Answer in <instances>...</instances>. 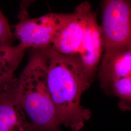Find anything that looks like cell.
I'll use <instances>...</instances> for the list:
<instances>
[{"label":"cell","mask_w":131,"mask_h":131,"mask_svg":"<svg viewBox=\"0 0 131 131\" xmlns=\"http://www.w3.org/2000/svg\"><path fill=\"white\" fill-rule=\"evenodd\" d=\"M48 57L47 84L60 125L80 131L91 116L81 105V96L92 84L78 55L66 56L50 46L43 49Z\"/></svg>","instance_id":"1"},{"label":"cell","mask_w":131,"mask_h":131,"mask_svg":"<svg viewBox=\"0 0 131 131\" xmlns=\"http://www.w3.org/2000/svg\"><path fill=\"white\" fill-rule=\"evenodd\" d=\"M47 71L45 52L32 49L27 65L17 78L14 96L29 118L34 131H61L48 87Z\"/></svg>","instance_id":"2"},{"label":"cell","mask_w":131,"mask_h":131,"mask_svg":"<svg viewBox=\"0 0 131 131\" xmlns=\"http://www.w3.org/2000/svg\"><path fill=\"white\" fill-rule=\"evenodd\" d=\"M19 14V23L14 26L13 34L26 50H43L51 46L56 33L68 15V13H49L30 18L24 6Z\"/></svg>","instance_id":"3"},{"label":"cell","mask_w":131,"mask_h":131,"mask_svg":"<svg viewBox=\"0 0 131 131\" xmlns=\"http://www.w3.org/2000/svg\"><path fill=\"white\" fill-rule=\"evenodd\" d=\"M102 14L103 52L131 45V1H103Z\"/></svg>","instance_id":"4"},{"label":"cell","mask_w":131,"mask_h":131,"mask_svg":"<svg viewBox=\"0 0 131 131\" xmlns=\"http://www.w3.org/2000/svg\"><path fill=\"white\" fill-rule=\"evenodd\" d=\"M92 9L89 2H82L75 7L58 30L51 47L56 52L66 56L79 53L86 28L87 16Z\"/></svg>","instance_id":"5"},{"label":"cell","mask_w":131,"mask_h":131,"mask_svg":"<svg viewBox=\"0 0 131 131\" xmlns=\"http://www.w3.org/2000/svg\"><path fill=\"white\" fill-rule=\"evenodd\" d=\"M97 15L90 10L88 14L84 38L78 54L89 80L93 82L104 51L103 36Z\"/></svg>","instance_id":"6"},{"label":"cell","mask_w":131,"mask_h":131,"mask_svg":"<svg viewBox=\"0 0 131 131\" xmlns=\"http://www.w3.org/2000/svg\"><path fill=\"white\" fill-rule=\"evenodd\" d=\"M100 62L98 78L104 91L113 82L131 77V45L103 52Z\"/></svg>","instance_id":"7"},{"label":"cell","mask_w":131,"mask_h":131,"mask_svg":"<svg viewBox=\"0 0 131 131\" xmlns=\"http://www.w3.org/2000/svg\"><path fill=\"white\" fill-rule=\"evenodd\" d=\"M16 82L0 90V131H34L15 98Z\"/></svg>","instance_id":"8"},{"label":"cell","mask_w":131,"mask_h":131,"mask_svg":"<svg viewBox=\"0 0 131 131\" xmlns=\"http://www.w3.org/2000/svg\"><path fill=\"white\" fill-rule=\"evenodd\" d=\"M25 49L20 44L0 46V90L13 84L14 72L22 60Z\"/></svg>","instance_id":"9"},{"label":"cell","mask_w":131,"mask_h":131,"mask_svg":"<svg viewBox=\"0 0 131 131\" xmlns=\"http://www.w3.org/2000/svg\"><path fill=\"white\" fill-rule=\"evenodd\" d=\"M104 92L110 96L119 99L118 106L122 111L131 109V77L123 78L113 82Z\"/></svg>","instance_id":"10"},{"label":"cell","mask_w":131,"mask_h":131,"mask_svg":"<svg viewBox=\"0 0 131 131\" xmlns=\"http://www.w3.org/2000/svg\"><path fill=\"white\" fill-rule=\"evenodd\" d=\"M14 38L8 21L0 9V46L12 45Z\"/></svg>","instance_id":"11"}]
</instances>
